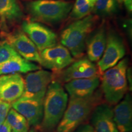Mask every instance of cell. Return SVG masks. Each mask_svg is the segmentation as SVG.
<instances>
[{"mask_svg":"<svg viewBox=\"0 0 132 132\" xmlns=\"http://www.w3.org/2000/svg\"><path fill=\"white\" fill-rule=\"evenodd\" d=\"M128 65V59H122L103 73L100 80L101 90L106 103L110 105H116L127 94Z\"/></svg>","mask_w":132,"mask_h":132,"instance_id":"3957f363","label":"cell"},{"mask_svg":"<svg viewBox=\"0 0 132 132\" xmlns=\"http://www.w3.org/2000/svg\"><path fill=\"white\" fill-rule=\"evenodd\" d=\"M40 69L39 65L19 56L0 64V76L14 73H26Z\"/></svg>","mask_w":132,"mask_h":132,"instance_id":"ac0fdd59","label":"cell"},{"mask_svg":"<svg viewBox=\"0 0 132 132\" xmlns=\"http://www.w3.org/2000/svg\"><path fill=\"white\" fill-rule=\"evenodd\" d=\"M12 108L22 115L31 126H39L43 118L44 99L21 97L11 103Z\"/></svg>","mask_w":132,"mask_h":132,"instance_id":"8fae6325","label":"cell"},{"mask_svg":"<svg viewBox=\"0 0 132 132\" xmlns=\"http://www.w3.org/2000/svg\"><path fill=\"white\" fill-rule=\"evenodd\" d=\"M97 17L89 14L69 24L61 33V42L74 58H81L86 50V42L96 23Z\"/></svg>","mask_w":132,"mask_h":132,"instance_id":"277c9868","label":"cell"},{"mask_svg":"<svg viewBox=\"0 0 132 132\" xmlns=\"http://www.w3.org/2000/svg\"><path fill=\"white\" fill-rule=\"evenodd\" d=\"M122 3H123L128 12L131 13L132 11V0H122Z\"/></svg>","mask_w":132,"mask_h":132,"instance_id":"4316f807","label":"cell"},{"mask_svg":"<svg viewBox=\"0 0 132 132\" xmlns=\"http://www.w3.org/2000/svg\"><path fill=\"white\" fill-rule=\"evenodd\" d=\"M106 32L104 24L99 26L87 37L86 49L88 58L92 62H98L103 55L106 44Z\"/></svg>","mask_w":132,"mask_h":132,"instance_id":"e0dca14e","label":"cell"},{"mask_svg":"<svg viewBox=\"0 0 132 132\" xmlns=\"http://www.w3.org/2000/svg\"><path fill=\"white\" fill-rule=\"evenodd\" d=\"M113 116L119 132H131L132 129V103L130 94L116 105Z\"/></svg>","mask_w":132,"mask_h":132,"instance_id":"2e32d148","label":"cell"},{"mask_svg":"<svg viewBox=\"0 0 132 132\" xmlns=\"http://www.w3.org/2000/svg\"><path fill=\"white\" fill-rule=\"evenodd\" d=\"M126 50L122 39L114 31H110L106 36V44L103 55L97 62L99 73L116 65L125 55Z\"/></svg>","mask_w":132,"mask_h":132,"instance_id":"8992f818","label":"cell"},{"mask_svg":"<svg viewBox=\"0 0 132 132\" xmlns=\"http://www.w3.org/2000/svg\"><path fill=\"white\" fill-rule=\"evenodd\" d=\"M24 78L20 73L0 76V100L12 103L21 97Z\"/></svg>","mask_w":132,"mask_h":132,"instance_id":"4fadbf2b","label":"cell"},{"mask_svg":"<svg viewBox=\"0 0 132 132\" xmlns=\"http://www.w3.org/2000/svg\"><path fill=\"white\" fill-rule=\"evenodd\" d=\"M23 16L17 0H0V22L12 23L19 21Z\"/></svg>","mask_w":132,"mask_h":132,"instance_id":"d6986e66","label":"cell"},{"mask_svg":"<svg viewBox=\"0 0 132 132\" xmlns=\"http://www.w3.org/2000/svg\"><path fill=\"white\" fill-rule=\"evenodd\" d=\"M25 6L31 21L56 24L67 18L73 4L61 0H33L26 3Z\"/></svg>","mask_w":132,"mask_h":132,"instance_id":"5b68a950","label":"cell"},{"mask_svg":"<svg viewBox=\"0 0 132 132\" xmlns=\"http://www.w3.org/2000/svg\"><path fill=\"white\" fill-rule=\"evenodd\" d=\"M6 39V41L12 45L21 57L28 61L40 64V54L37 47L23 31H17L8 34Z\"/></svg>","mask_w":132,"mask_h":132,"instance_id":"7c38bea8","label":"cell"},{"mask_svg":"<svg viewBox=\"0 0 132 132\" xmlns=\"http://www.w3.org/2000/svg\"><path fill=\"white\" fill-rule=\"evenodd\" d=\"M73 132H96L90 124H82Z\"/></svg>","mask_w":132,"mask_h":132,"instance_id":"d4e9b609","label":"cell"},{"mask_svg":"<svg viewBox=\"0 0 132 132\" xmlns=\"http://www.w3.org/2000/svg\"><path fill=\"white\" fill-rule=\"evenodd\" d=\"M100 84L99 77L76 79L65 82L64 89L70 98H86L94 94Z\"/></svg>","mask_w":132,"mask_h":132,"instance_id":"9a60e30c","label":"cell"},{"mask_svg":"<svg viewBox=\"0 0 132 132\" xmlns=\"http://www.w3.org/2000/svg\"><path fill=\"white\" fill-rule=\"evenodd\" d=\"M90 115L91 125L96 132H119L114 120L113 109L109 104H98Z\"/></svg>","mask_w":132,"mask_h":132,"instance_id":"5bb4252c","label":"cell"},{"mask_svg":"<svg viewBox=\"0 0 132 132\" xmlns=\"http://www.w3.org/2000/svg\"><path fill=\"white\" fill-rule=\"evenodd\" d=\"M11 107V103L0 100V124L6 120Z\"/></svg>","mask_w":132,"mask_h":132,"instance_id":"cb8c5ba5","label":"cell"},{"mask_svg":"<svg viewBox=\"0 0 132 132\" xmlns=\"http://www.w3.org/2000/svg\"><path fill=\"white\" fill-rule=\"evenodd\" d=\"M86 1H87V2L89 3L92 6H94V4L95 0H86Z\"/></svg>","mask_w":132,"mask_h":132,"instance_id":"83f0119b","label":"cell"},{"mask_svg":"<svg viewBox=\"0 0 132 132\" xmlns=\"http://www.w3.org/2000/svg\"><path fill=\"white\" fill-rule=\"evenodd\" d=\"M102 94L95 92L86 98H70L67 108L54 132H73L100 103Z\"/></svg>","mask_w":132,"mask_h":132,"instance_id":"7a4b0ae2","label":"cell"},{"mask_svg":"<svg viewBox=\"0 0 132 132\" xmlns=\"http://www.w3.org/2000/svg\"><path fill=\"white\" fill-rule=\"evenodd\" d=\"M53 81V74L49 71L39 70L28 72L24 79V91L21 97L44 99L47 88Z\"/></svg>","mask_w":132,"mask_h":132,"instance_id":"9c48e42d","label":"cell"},{"mask_svg":"<svg viewBox=\"0 0 132 132\" xmlns=\"http://www.w3.org/2000/svg\"><path fill=\"white\" fill-rule=\"evenodd\" d=\"M61 1H64V0H61Z\"/></svg>","mask_w":132,"mask_h":132,"instance_id":"f546056e","label":"cell"},{"mask_svg":"<svg viewBox=\"0 0 132 132\" xmlns=\"http://www.w3.org/2000/svg\"><path fill=\"white\" fill-rule=\"evenodd\" d=\"M40 64L45 68L57 73L73 62L70 53L62 45L47 48L39 52Z\"/></svg>","mask_w":132,"mask_h":132,"instance_id":"30bf717a","label":"cell"},{"mask_svg":"<svg viewBox=\"0 0 132 132\" xmlns=\"http://www.w3.org/2000/svg\"><path fill=\"white\" fill-rule=\"evenodd\" d=\"M28 132H37V131H36V130L35 129H34V128H33V129L29 130V131H28Z\"/></svg>","mask_w":132,"mask_h":132,"instance_id":"f1b7e54d","label":"cell"},{"mask_svg":"<svg viewBox=\"0 0 132 132\" xmlns=\"http://www.w3.org/2000/svg\"><path fill=\"white\" fill-rule=\"evenodd\" d=\"M68 103V95L61 84L53 80L48 87L44 99L40 132H54L60 122Z\"/></svg>","mask_w":132,"mask_h":132,"instance_id":"6da1fadb","label":"cell"},{"mask_svg":"<svg viewBox=\"0 0 132 132\" xmlns=\"http://www.w3.org/2000/svg\"><path fill=\"white\" fill-rule=\"evenodd\" d=\"M53 75V80L61 82H67L70 81L80 78H88L99 77L98 69L94 62L87 57L80 58L72 62L68 67Z\"/></svg>","mask_w":132,"mask_h":132,"instance_id":"52a82bcc","label":"cell"},{"mask_svg":"<svg viewBox=\"0 0 132 132\" xmlns=\"http://www.w3.org/2000/svg\"><path fill=\"white\" fill-rule=\"evenodd\" d=\"M20 56L6 40L0 42V64Z\"/></svg>","mask_w":132,"mask_h":132,"instance_id":"603a6c76","label":"cell"},{"mask_svg":"<svg viewBox=\"0 0 132 132\" xmlns=\"http://www.w3.org/2000/svg\"><path fill=\"white\" fill-rule=\"evenodd\" d=\"M21 29L34 43L39 52L57 44L56 34L40 23L24 21L21 24Z\"/></svg>","mask_w":132,"mask_h":132,"instance_id":"ba28073f","label":"cell"},{"mask_svg":"<svg viewBox=\"0 0 132 132\" xmlns=\"http://www.w3.org/2000/svg\"><path fill=\"white\" fill-rule=\"evenodd\" d=\"M93 6L86 0H76L70 12V16L77 20L83 19L90 14Z\"/></svg>","mask_w":132,"mask_h":132,"instance_id":"7402d4cb","label":"cell"},{"mask_svg":"<svg viewBox=\"0 0 132 132\" xmlns=\"http://www.w3.org/2000/svg\"><path fill=\"white\" fill-rule=\"evenodd\" d=\"M0 132H12L11 127L6 121L5 120L4 122L0 124Z\"/></svg>","mask_w":132,"mask_h":132,"instance_id":"484cf974","label":"cell"},{"mask_svg":"<svg viewBox=\"0 0 132 132\" xmlns=\"http://www.w3.org/2000/svg\"><path fill=\"white\" fill-rule=\"evenodd\" d=\"M6 120L12 132H28L29 130L30 125L26 119L12 108L9 110Z\"/></svg>","mask_w":132,"mask_h":132,"instance_id":"ffe728a7","label":"cell"},{"mask_svg":"<svg viewBox=\"0 0 132 132\" xmlns=\"http://www.w3.org/2000/svg\"><path fill=\"white\" fill-rule=\"evenodd\" d=\"M93 9L98 15L110 16L118 11V3L117 0H95Z\"/></svg>","mask_w":132,"mask_h":132,"instance_id":"44dd1931","label":"cell"}]
</instances>
